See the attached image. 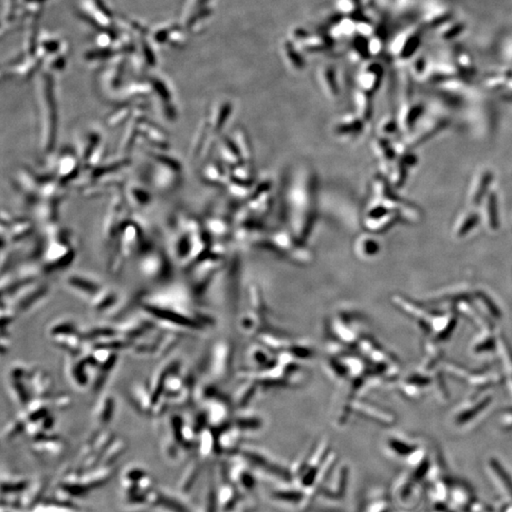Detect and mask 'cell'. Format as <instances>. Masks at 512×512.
Segmentation results:
<instances>
[{"label":"cell","mask_w":512,"mask_h":512,"mask_svg":"<svg viewBox=\"0 0 512 512\" xmlns=\"http://www.w3.org/2000/svg\"><path fill=\"white\" fill-rule=\"evenodd\" d=\"M55 79L52 73H41L37 80L39 112L40 146L46 154L55 150L57 141L58 108Z\"/></svg>","instance_id":"cell-1"},{"label":"cell","mask_w":512,"mask_h":512,"mask_svg":"<svg viewBox=\"0 0 512 512\" xmlns=\"http://www.w3.org/2000/svg\"><path fill=\"white\" fill-rule=\"evenodd\" d=\"M213 14V0H185L178 23L188 32L198 34L205 29Z\"/></svg>","instance_id":"cell-5"},{"label":"cell","mask_w":512,"mask_h":512,"mask_svg":"<svg viewBox=\"0 0 512 512\" xmlns=\"http://www.w3.org/2000/svg\"><path fill=\"white\" fill-rule=\"evenodd\" d=\"M124 197L129 200V205L135 207H144L151 201V193L139 185H130Z\"/></svg>","instance_id":"cell-19"},{"label":"cell","mask_w":512,"mask_h":512,"mask_svg":"<svg viewBox=\"0 0 512 512\" xmlns=\"http://www.w3.org/2000/svg\"><path fill=\"white\" fill-rule=\"evenodd\" d=\"M349 471L345 465L336 467L327 483L320 491L319 497L331 502H338L345 498L348 493Z\"/></svg>","instance_id":"cell-8"},{"label":"cell","mask_w":512,"mask_h":512,"mask_svg":"<svg viewBox=\"0 0 512 512\" xmlns=\"http://www.w3.org/2000/svg\"><path fill=\"white\" fill-rule=\"evenodd\" d=\"M187 32L180 25L171 32L167 45L171 48H182L187 44Z\"/></svg>","instance_id":"cell-23"},{"label":"cell","mask_w":512,"mask_h":512,"mask_svg":"<svg viewBox=\"0 0 512 512\" xmlns=\"http://www.w3.org/2000/svg\"><path fill=\"white\" fill-rule=\"evenodd\" d=\"M78 12L83 20L98 30V32H111L116 35L121 32L115 15L104 0H82L79 5Z\"/></svg>","instance_id":"cell-3"},{"label":"cell","mask_w":512,"mask_h":512,"mask_svg":"<svg viewBox=\"0 0 512 512\" xmlns=\"http://www.w3.org/2000/svg\"><path fill=\"white\" fill-rule=\"evenodd\" d=\"M118 303V295L115 292L102 287L98 294L91 298V307L98 312H104Z\"/></svg>","instance_id":"cell-17"},{"label":"cell","mask_w":512,"mask_h":512,"mask_svg":"<svg viewBox=\"0 0 512 512\" xmlns=\"http://www.w3.org/2000/svg\"><path fill=\"white\" fill-rule=\"evenodd\" d=\"M178 26H180V23L177 22L160 23V24L150 29L149 35L150 40H151L154 45H167L168 37H169L171 32Z\"/></svg>","instance_id":"cell-18"},{"label":"cell","mask_w":512,"mask_h":512,"mask_svg":"<svg viewBox=\"0 0 512 512\" xmlns=\"http://www.w3.org/2000/svg\"><path fill=\"white\" fill-rule=\"evenodd\" d=\"M55 225H50L48 241L43 252V264L46 269L55 271L63 269L75 259V251L70 238V234L62 230H55Z\"/></svg>","instance_id":"cell-2"},{"label":"cell","mask_w":512,"mask_h":512,"mask_svg":"<svg viewBox=\"0 0 512 512\" xmlns=\"http://www.w3.org/2000/svg\"><path fill=\"white\" fill-rule=\"evenodd\" d=\"M30 378V393L35 397H45L50 393L53 388V381L44 371L34 369L29 372L27 379Z\"/></svg>","instance_id":"cell-14"},{"label":"cell","mask_w":512,"mask_h":512,"mask_svg":"<svg viewBox=\"0 0 512 512\" xmlns=\"http://www.w3.org/2000/svg\"><path fill=\"white\" fill-rule=\"evenodd\" d=\"M152 165L149 178L160 191H173L180 184L182 168L177 160L162 154H151Z\"/></svg>","instance_id":"cell-4"},{"label":"cell","mask_w":512,"mask_h":512,"mask_svg":"<svg viewBox=\"0 0 512 512\" xmlns=\"http://www.w3.org/2000/svg\"><path fill=\"white\" fill-rule=\"evenodd\" d=\"M68 46L63 48L59 52L53 53L45 58L44 64L48 73H60L65 70L68 63Z\"/></svg>","instance_id":"cell-20"},{"label":"cell","mask_w":512,"mask_h":512,"mask_svg":"<svg viewBox=\"0 0 512 512\" xmlns=\"http://www.w3.org/2000/svg\"><path fill=\"white\" fill-rule=\"evenodd\" d=\"M71 404V399L68 396H61L56 397L55 401V408L64 409L68 408Z\"/></svg>","instance_id":"cell-25"},{"label":"cell","mask_w":512,"mask_h":512,"mask_svg":"<svg viewBox=\"0 0 512 512\" xmlns=\"http://www.w3.org/2000/svg\"><path fill=\"white\" fill-rule=\"evenodd\" d=\"M20 0H5V7L3 12V27L7 26L6 29L2 30V35L5 32H9L11 29V25L14 24L17 20V12L19 9Z\"/></svg>","instance_id":"cell-21"},{"label":"cell","mask_w":512,"mask_h":512,"mask_svg":"<svg viewBox=\"0 0 512 512\" xmlns=\"http://www.w3.org/2000/svg\"><path fill=\"white\" fill-rule=\"evenodd\" d=\"M47 1H48V0H20V3H35L43 5V6H44V3Z\"/></svg>","instance_id":"cell-26"},{"label":"cell","mask_w":512,"mask_h":512,"mask_svg":"<svg viewBox=\"0 0 512 512\" xmlns=\"http://www.w3.org/2000/svg\"><path fill=\"white\" fill-rule=\"evenodd\" d=\"M242 457L246 461L247 464L254 466L272 477L278 479L281 482L286 484L294 482L292 471L277 464V462L266 457L263 453L253 450H245L242 452Z\"/></svg>","instance_id":"cell-6"},{"label":"cell","mask_w":512,"mask_h":512,"mask_svg":"<svg viewBox=\"0 0 512 512\" xmlns=\"http://www.w3.org/2000/svg\"><path fill=\"white\" fill-rule=\"evenodd\" d=\"M228 477L242 494L253 493L257 486V480L253 471L243 464L234 465L227 470Z\"/></svg>","instance_id":"cell-12"},{"label":"cell","mask_w":512,"mask_h":512,"mask_svg":"<svg viewBox=\"0 0 512 512\" xmlns=\"http://www.w3.org/2000/svg\"><path fill=\"white\" fill-rule=\"evenodd\" d=\"M66 283H67L68 287L75 290L76 294L85 295V296L91 298V299L94 295L98 294L102 287H103L100 285V283L95 282L93 279L78 274L70 275V277H68Z\"/></svg>","instance_id":"cell-13"},{"label":"cell","mask_w":512,"mask_h":512,"mask_svg":"<svg viewBox=\"0 0 512 512\" xmlns=\"http://www.w3.org/2000/svg\"><path fill=\"white\" fill-rule=\"evenodd\" d=\"M132 112H133V109L130 106H124V108L117 109L115 113L113 112L106 120L108 126L111 127L118 126L124 122L129 121L131 119Z\"/></svg>","instance_id":"cell-24"},{"label":"cell","mask_w":512,"mask_h":512,"mask_svg":"<svg viewBox=\"0 0 512 512\" xmlns=\"http://www.w3.org/2000/svg\"><path fill=\"white\" fill-rule=\"evenodd\" d=\"M131 399L139 411L142 413H152L153 397L151 390L144 383L135 384L131 390Z\"/></svg>","instance_id":"cell-15"},{"label":"cell","mask_w":512,"mask_h":512,"mask_svg":"<svg viewBox=\"0 0 512 512\" xmlns=\"http://www.w3.org/2000/svg\"><path fill=\"white\" fill-rule=\"evenodd\" d=\"M114 401L111 397H106L97 406L95 415L100 422H108L113 414Z\"/></svg>","instance_id":"cell-22"},{"label":"cell","mask_w":512,"mask_h":512,"mask_svg":"<svg viewBox=\"0 0 512 512\" xmlns=\"http://www.w3.org/2000/svg\"><path fill=\"white\" fill-rule=\"evenodd\" d=\"M272 500L287 505L300 506V508H310L312 499L303 489L297 486H287L284 488L275 489L269 494Z\"/></svg>","instance_id":"cell-9"},{"label":"cell","mask_w":512,"mask_h":512,"mask_svg":"<svg viewBox=\"0 0 512 512\" xmlns=\"http://www.w3.org/2000/svg\"><path fill=\"white\" fill-rule=\"evenodd\" d=\"M79 157L71 151H64L56 160L55 173L56 180L63 184L70 180H76L79 174Z\"/></svg>","instance_id":"cell-11"},{"label":"cell","mask_w":512,"mask_h":512,"mask_svg":"<svg viewBox=\"0 0 512 512\" xmlns=\"http://www.w3.org/2000/svg\"><path fill=\"white\" fill-rule=\"evenodd\" d=\"M67 46V43L63 41L60 37H56L50 32H40L38 38V48L45 58L53 53L59 52Z\"/></svg>","instance_id":"cell-16"},{"label":"cell","mask_w":512,"mask_h":512,"mask_svg":"<svg viewBox=\"0 0 512 512\" xmlns=\"http://www.w3.org/2000/svg\"><path fill=\"white\" fill-rule=\"evenodd\" d=\"M168 262L164 254L159 249H152L144 256L140 264V271L149 279L160 278L167 271Z\"/></svg>","instance_id":"cell-10"},{"label":"cell","mask_w":512,"mask_h":512,"mask_svg":"<svg viewBox=\"0 0 512 512\" xmlns=\"http://www.w3.org/2000/svg\"><path fill=\"white\" fill-rule=\"evenodd\" d=\"M45 56L39 50L32 55H19L9 63L7 67V76L19 80H28L37 75V71L44 65Z\"/></svg>","instance_id":"cell-7"}]
</instances>
